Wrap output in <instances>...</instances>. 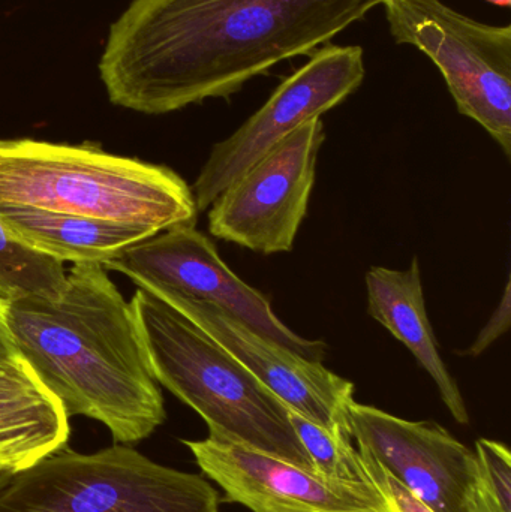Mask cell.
<instances>
[{"label":"cell","mask_w":511,"mask_h":512,"mask_svg":"<svg viewBox=\"0 0 511 512\" xmlns=\"http://www.w3.org/2000/svg\"><path fill=\"white\" fill-rule=\"evenodd\" d=\"M324 140L323 120L312 119L276 144L213 201L210 234L257 254L290 252L308 215Z\"/></svg>","instance_id":"obj_8"},{"label":"cell","mask_w":511,"mask_h":512,"mask_svg":"<svg viewBox=\"0 0 511 512\" xmlns=\"http://www.w3.org/2000/svg\"><path fill=\"white\" fill-rule=\"evenodd\" d=\"M396 44L413 45L440 69L459 113L511 156V26L480 23L443 0H386Z\"/></svg>","instance_id":"obj_6"},{"label":"cell","mask_w":511,"mask_h":512,"mask_svg":"<svg viewBox=\"0 0 511 512\" xmlns=\"http://www.w3.org/2000/svg\"><path fill=\"white\" fill-rule=\"evenodd\" d=\"M131 307L153 378L206 421L210 439L315 472L290 409L227 349L144 289Z\"/></svg>","instance_id":"obj_3"},{"label":"cell","mask_w":511,"mask_h":512,"mask_svg":"<svg viewBox=\"0 0 511 512\" xmlns=\"http://www.w3.org/2000/svg\"><path fill=\"white\" fill-rule=\"evenodd\" d=\"M0 204L161 231L195 225L192 189L170 168L93 144L0 140Z\"/></svg>","instance_id":"obj_4"},{"label":"cell","mask_w":511,"mask_h":512,"mask_svg":"<svg viewBox=\"0 0 511 512\" xmlns=\"http://www.w3.org/2000/svg\"><path fill=\"white\" fill-rule=\"evenodd\" d=\"M12 475L14 474H11V472L0 471V490H2L3 487L8 484V481L11 480Z\"/></svg>","instance_id":"obj_23"},{"label":"cell","mask_w":511,"mask_h":512,"mask_svg":"<svg viewBox=\"0 0 511 512\" xmlns=\"http://www.w3.org/2000/svg\"><path fill=\"white\" fill-rule=\"evenodd\" d=\"M510 307L511 282L509 277L506 286H504L503 297H501L497 309L494 310L491 318H489L485 327L480 331L479 336L474 339V342L462 354L467 355V357H480V355L485 354L486 349L491 348L503 334H506L510 330L511 325Z\"/></svg>","instance_id":"obj_20"},{"label":"cell","mask_w":511,"mask_h":512,"mask_svg":"<svg viewBox=\"0 0 511 512\" xmlns=\"http://www.w3.org/2000/svg\"><path fill=\"white\" fill-rule=\"evenodd\" d=\"M365 74L359 45L318 48L306 65L276 87L257 113L212 147L192 188L198 212L209 210L227 186L303 123L321 119L353 95Z\"/></svg>","instance_id":"obj_9"},{"label":"cell","mask_w":511,"mask_h":512,"mask_svg":"<svg viewBox=\"0 0 511 512\" xmlns=\"http://www.w3.org/2000/svg\"><path fill=\"white\" fill-rule=\"evenodd\" d=\"M3 303L5 301L0 298V366L18 357L14 340H12L8 327H6L5 316H3Z\"/></svg>","instance_id":"obj_21"},{"label":"cell","mask_w":511,"mask_h":512,"mask_svg":"<svg viewBox=\"0 0 511 512\" xmlns=\"http://www.w3.org/2000/svg\"><path fill=\"white\" fill-rule=\"evenodd\" d=\"M368 313L399 342L407 346L437 385L441 400L462 426L470 424V412L458 382L447 369L432 330L423 294L419 258L407 270L372 267L366 273Z\"/></svg>","instance_id":"obj_13"},{"label":"cell","mask_w":511,"mask_h":512,"mask_svg":"<svg viewBox=\"0 0 511 512\" xmlns=\"http://www.w3.org/2000/svg\"><path fill=\"white\" fill-rule=\"evenodd\" d=\"M165 304L227 349L288 409L348 441L353 439L348 412L354 402L353 382L266 339L215 304L186 300Z\"/></svg>","instance_id":"obj_12"},{"label":"cell","mask_w":511,"mask_h":512,"mask_svg":"<svg viewBox=\"0 0 511 512\" xmlns=\"http://www.w3.org/2000/svg\"><path fill=\"white\" fill-rule=\"evenodd\" d=\"M225 501L252 512H390L372 480L344 483L230 442L183 441Z\"/></svg>","instance_id":"obj_11"},{"label":"cell","mask_w":511,"mask_h":512,"mask_svg":"<svg viewBox=\"0 0 511 512\" xmlns=\"http://www.w3.org/2000/svg\"><path fill=\"white\" fill-rule=\"evenodd\" d=\"M0 221L30 248L74 265H105L129 246L159 234L143 225L11 204H0Z\"/></svg>","instance_id":"obj_15"},{"label":"cell","mask_w":511,"mask_h":512,"mask_svg":"<svg viewBox=\"0 0 511 512\" xmlns=\"http://www.w3.org/2000/svg\"><path fill=\"white\" fill-rule=\"evenodd\" d=\"M351 436L371 457L434 512H470L479 487L476 453L434 421H408L354 400Z\"/></svg>","instance_id":"obj_10"},{"label":"cell","mask_w":511,"mask_h":512,"mask_svg":"<svg viewBox=\"0 0 511 512\" xmlns=\"http://www.w3.org/2000/svg\"><path fill=\"white\" fill-rule=\"evenodd\" d=\"M3 316L18 355L68 418L99 421L123 445L164 424V397L131 303L102 265H74L60 298L5 301Z\"/></svg>","instance_id":"obj_2"},{"label":"cell","mask_w":511,"mask_h":512,"mask_svg":"<svg viewBox=\"0 0 511 512\" xmlns=\"http://www.w3.org/2000/svg\"><path fill=\"white\" fill-rule=\"evenodd\" d=\"M59 400L18 355L0 366V471H24L68 444Z\"/></svg>","instance_id":"obj_14"},{"label":"cell","mask_w":511,"mask_h":512,"mask_svg":"<svg viewBox=\"0 0 511 512\" xmlns=\"http://www.w3.org/2000/svg\"><path fill=\"white\" fill-rule=\"evenodd\" d=\"M65 264L30 248L0 221V298L57 300L65 291Z\"/></svg>","instance_id":"obj_16"},{"label":"cell","mask_w":511,"mask_h":512,"mask_svg":"<svg viewBox=\"0 0 511 512\" xmlns=\"http://www.w3.org/2000/svg\"><path fill=\"white\" fill-rule=\"evenodd\" d=\"M479 486L495 499L504 511L511 512V454L501 442L477 441Z\"/></svg>","instance_id":"obj_18"},{"label":"cell","mask_w":511,"mask_h":512,"mask_svg":"<svg viewBox=\"0 0 511 512\" xmlns=\"http://www.w3.org/2000/svg\"><path fill=\"white\" fill-rule=\"evenodd\" d=\"M365 462L366 472L372 483L380 490L386 499L390 512H434L426 507L419 498L408 492L401 483L395 480L389 472L384 471L371 457L360 454Z\"/></svg>","instance_id":"obj_19"},{"label":"cell","mask_w":511,"mask_h":512,"mask_svg":"<svg viewBox=\"0 0 511 512\" xmlns=\"http://www.w3.org/2000/svg\"><path fill=\"white\" fill-rule=\"evenodd\" d=\"M386 0H134L99 71L114 105L146 114L230 98L315 53Z\"/></svg>","instance_id":"obj_1"},{"label":"cell","mask_w":511,"mask_h":512,"mask_svg":"<svg viewBox=\"0 0 511 512\" xmlns=\"http://www.w3.org/2000/svg\"><path fill=\"white\" fill-rule=\"evenodd\" d=\"M125 274L164 303L186 300L215 304L261 336L306 360L323 363L327 345L294 333L273 312L269 298L243 282L222 261L209 237L195 225H179L135 243L102 265Z\"/></svg>","instance_id":"obj_7"},{"label":"cell","mask_w":511,"mask_h":512,"mask_svg":"<svg viewBox=\"0 0 511 512\" xmlns=\"http://www.w3.org/2000/svg\"><path fill=\"white\" fill-rule=\"evenodd\" d=\"M485 2L492 3L495 6H501V8H509L511 0H485Z\"/></svg>","instance_id":"obj_24"},{"label":"cell","mask_w":511,"mask_h":512,"mask_svg":"<svg viewBox=\"0 0 511 512\" xmlns=\"http://www.w3.org/2000/svg\"><path fill=\"white\" fill-rule=\"evenodd\" d=\"M219 504L206 478L123 444L92 454L62 448L0 490V512H219Z\"/></svg>","instance_id":"obj_5"},{"label":"cell","mask_w":511,"mask_h":512,"mask_svg":"<svg viewBox=\"0 0 511 512\" xmlns=\"http://www.w3.org/2000/svg\"><path fill=\"white\" fill-rule=\"evenodd\" d=\"M290 420L318 475L344 483L371 481L365 462L351 441L312 423L291 409Z\"/></svg>","instance_id":"obj_17"},{"label":"cell","mask_w":511,"mask_h":512,"mask_svg":"<svg viewBox=\"0 0 511 512\" xmlns=\"http://www.w3.org/2000/svg\"><path fill=\"white\" fill-rule=\"evenodd\" d=\"M468 511L470 512H507L504 511L500 505L492 499L482 487H477L471 495L470 502H468Z\"/></svg>","instance_id":"obj_22"}]
</instances>
